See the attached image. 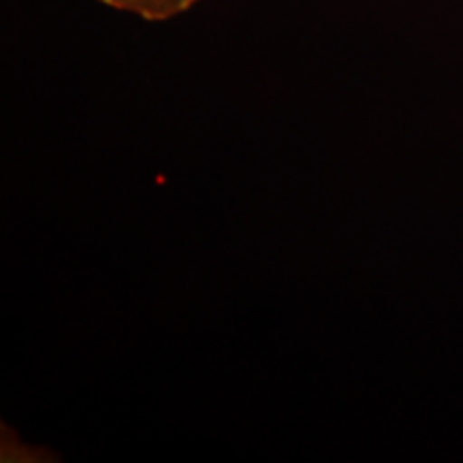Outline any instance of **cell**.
I'll return each mask as SVG.
<instances>
[{"label": "cell", "instance_id": "1", "mask_svg": "<svg viewBox=\"0 0 463 463\" xmlns=\"http://www.w3.org/2000/svg\"><path fill=\"white\" fill-rule=\"evenodd\" d=\"M109 9L123 11L146 22H165L184 14L202 0H97Z\"/></svg>", "mask_w": 463, "mask_h": 463}]
</instances>
